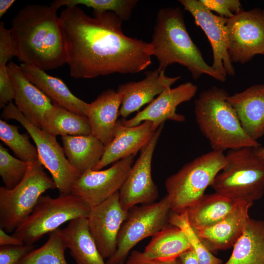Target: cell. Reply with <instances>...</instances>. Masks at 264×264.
Instances as JSON below:
<instances>
[{
    "label": "cell",
    "mask_w": 264,
    "mask_h": 264,
    "mask_svg": "<svg viewBox=\"0 0 264 264\" xmlns=\"http://www.w3.org/2000/svg\"><path fill=\"white\" fill-rule=\"evenodd\" d=\"M70 75L89 79L118 73L134 74L152 63L150 43L126 36L122 20L112 12L87 15L78 6L61 12Z\"/></svg>",
    "instance_id": "6da1fadb"
},
{
    "label": "cell",
    "mask_w": 264,
    "mask_h": 264,
    "mask_svg": "<svg viewBox=\"0 0 264 264\" xmlns=\"http://www.w3.org/2000/svg\"><path fill=\"white\" fill-rule=\"evenodd\" d=\"M59 8L30 4L18 11L10 28L16 57L45 71L66 64L67 41Z\"/></svg>",
    "instance_id": "7a4b0ae2"
},
{
    "label": "cell",
    "mask_w": 264,
    "mask_h": 264,
    "mask_svg": "<svg viewBox=\"0 0 264 264\" xmlns=\"http://www.w3.org/2000/svg\"><path fill=\"white\" fill-rule=\"evenodd\" d=\"M150 43L152 56L156 58L157 68L161 71L164 72L169 65L177 63L186 67L194 79L207 74L220 82L226 80L205 62L189 35L178 7L158 10Z\"/></svg>",
    "instance_id": "3957f363"
},
{
    "label": "cell",
    "mask_w": 264,
    "mask_h": 264,
    "mask_svg": "<svg viewBox=\"0 0 264 264\" xmlns=\"http://www.w3.org/2000/svg\"><path fill=\"white\" fill-rule=\"evenodd\" d=\"M228 95L224 89L213 86L202 91L194 101L196 122L212 150L223 152L261 146L243 130L234 109L227 101Z\"/></svg>",
    "instance_id": "277c9868"
},
{
    "label": "cell",
    "mask_w": 264,
    "mask_h": 264,
    "mask_svg": "<svg viewBox=\"0 0 264 264\" xmlns=\"http://www.w3.org/2000/svg\"><path fill=\"white\" fill-rule=\"evenodd\" d=\"M225 158L210 186L234 201L253 204L264 194V159L251 147L229 150Z\"/></svg>",
    "instance_id": "5b68a950"
},
{
    "label": "cell",
    "mask_w": 264,
    "mask_h": 264,
    "mask_svg": "<svg viewBox=\"0 0 264 264\" xmlns=\"http://www.w3.org/2000/svg\"><path fill=\"white\" fill-rule=\"evenodd\" d=\"M226 164L225 154L211 151L185 164L165 182L171 211L181 213L198 202Z\"/></svg>",
    "instance_id": "8992f818"
},
{
    "label": "cell",
    "mask_w": 264,
    "mask_h": 264,
    "mask_svg": "<svg viewBox=\"0 0 264 264\" xmlns=\"http://www.w3.org/2000/svg\"><path fill=\"white\" fill-rule=\"evenodd\" d=\"M90 210L81 198L72 194H60L55 198L42 195L31 213L12 235L25 244L34 245L65 223L79 218H87Z\"/></svg>",
    "instance_id": "52a82bcc"
},
{
    "label": "cell",
    "mask_w": 264,
    "mask_h": 264,
    "mask_svg": "<svg viewBox=\"0 0 264 264\" xmlns=\"http://www.w3.org/2000/svg\"><path fill=\"white\" fill-rule=\"evenodd\" d=\"M55 188L40 160L28 163L24 177L16 187H0V228L14 232L31 213L43 194Z\"/></svg>",
    "instance_id": "ba28073f"
},
{
    "label": "cell",
    "mask_w": 264,
    "mask_h": 264,
    "mask_svg": "<svg viewBox=\"0 0 264 264\" xmlns=\"http://www.w3.org/2000/svg\"><path fill=\"white\" fill-rule=\"evenodd\" d=\"M1 117L15 120L24 127L35 143L40 161L50 173L60 194H71L72 184L81 175L70 164L56 136L30 123L12 101L3 109Z\"/></svg>",
    "instance_id": "9c48e42d"
},
{
    "label": "cell",
    "mask_w": 264,
    "mask_h": 264,
    "mask_svg": "<svg viewBox=\"0 0 264 264\" xmlns=\"http://www.w3.org/2000/svg\"><path fill=\"white\" fill-rule=\"evenodd\" d=\"M170 211L167 195L158 202L130 209L120 230L116 250L106 264L124 263L129 252L137 243L153 236L168 224Z\"/></svg>",
    "instance_id": "30bf717a"
},
{
    "label": "cell",
    "mask_w": 264,
    "mask_h": 264,
    "mask_svg": "<svg viewBox=\"0 0 264 264\" xmlns=\"http://www.w3.org/2000/svg\"><path fill=\"white\" fill-rule=\"evenodd\" d=\"M226 29L232 62L243 64L256 55H264L263 10H242L227 20Z\"/></svg>",
    "instance_id": "8fae6325"
},
{
    "label": "cell",
    "mask_w": 264,
    "mask_h": 264,
    "mask_svg": "<svg viewBox=\"0 0 264 264\" xmlns=\"http://www.w3.org/2000/svg\"><path fill=\"white\" fill-rule=\"evenodd\" d=\"M163 125L161 124L156 129L149 142L141 150L119 191L120 202L127 210L139 204L154 203L158 198V189L152 176V161Z\"/></svg>",
    "instance_id": "7c38bea8"
},
{
    "label": "cell",
    "mask_w": 264,
    "mask_h": 264,
    "mask_svg": "<svg viewBox=\"0 0 264 264\" xmlns=\"http://www.w3.org/2000/svg\"><path fill=\"white\" fill-rule=\"evenodd\" d=\"M134 155L123 158L103 170H89L75 181L71 194L90 208L119 191L133 165Z\"/></svg>",
    "instance_id": "4fadbf2b"
},
{
    "label": "cell",
    "mask_w": 264,
    "mask_h": 264,
    "mask_svg": "<svg viewBox=\"0 0 264 264\" xmlns=\"http://www.w3.org/2000/svg\"><path fill=\"white\" fill-rule=\"evenodd\" d=\"M193 17L195 23L204 31L213 51L212 67L226 79L227 74L234 76L235 71L228 53L226 29L227 19L214 14L200 0L178 1Z\"/></svg>",
    "instance_id": "5bb4252c"
},
{
    "label": "cell",
    "mask_w": 264,
    "mask_h": 264,
    "mask_svg": "<svg viewBox=\"0 0 264 264\" xmlns=\"http://www.w3.org/2000/svg\"><path fill=\"white\" fill-rule=\"evenodd\" d=\"M128 213L120 202L119 192L90 208L87 218L88 230L104 259L115 253L118 236Z\"/></svg>",
    "instance_id": "9a60e30c"
},
{
    "label": "cell",
    "mask_w": 264,
    "mask_h": 264,
    "mask_svg": "<svg viewBox=\"0 0 264 264\" xmlns=\"http://www.w3.org/2000/svg\"><path fill=\"white\" fill-rule=\"evenodd\" d=\"M198 90L196 85L191 82L181 84L174 88L164 90L134 117L121 120L126 127L137 126L144 121L153 123L155 130L167 120L183 122L184 115L176 112V107L182 103L190 100Z\"/></svg>",
    "instance_id": "2e32d148"
},
{
    "label": "cell",
    "mask_w": 264,
    "mask_h": 264,
    "mask_svg": "<svg viewBox=\"0 0 264 264\" xmlns=\"http://www.w3.org/2000/svg\"><path fill=\"white\" fill-rule=\"evenodd\" d=\"M144 78L137 82H129L118 86L116 91L122 96L119 115L126 118L132 113L139 110L143 105L150 103L154 96L171 86L181 78L165 75L158 68L144 73Z\"/></svg>",
    "instance_id": "e0dca14e"
},
{
    "label": "cell",
    "mask_w": 264,
    "mask_h": 264,
    "mask_svg": "<svg viewBox=\"0 0 264 264\" xmlns=\"http://www.w3.org/2000/svg\"><path fill=\"white\" fill-rule=\"evenodd\" d=\"M7 66L15 90L16 106L30 123L41 128L45 114L53 104L28 79L20 65L10 61Z\"/></svg>",
    "instance_id": "ac0fdd59"
},
{
    "label": "cell",
    "mask_w": 264,
    "mask_h": 264,
    "mask_svg": "<svg viewBox=\"0 0 264 264\" xmlns=\"http://www.w3.org/2000/svg\"><path fill=\"white\" fill-rule=\"evenodd\" d=\"M155 131L149 121L135 126L126 127L118 120L113 139L105 146L101 160L92 170H100L123 158L134 156L149 142Z\"/></svg>",
    "instance_id": "d6986e66"
},
{
    "label": "cell",
    "mask_w": 264,
    "mask_h": 264,
    "mask_svg": "<svg viewBox=\"0 0 264 264\" xmlns=\"http://www.w3.org/2000/svg\"><path fill=\"white\" fill-rule=\"evenodd\" d=\"M253 204L240 202L237 209L215 224L194 230L211 252L233 247L243 234L248 220L249 208Z\"/></svg>",
    "instance_id": "ffe728a7"
},
{
    "label": "cell",
    "mask_w": 264,
    "mask_h": 264,
    "mask_svg": "<svg viewBox=\"0 0 264 264\" xmlns=\"http://www.w3.org/2000/svg\"><path fill=\"white\" fill-rule=\"evenodd\" d=\"M227 100L246 134L256 141L262 137L264 135V84L253 85L228 95Z\"/></svg>",
    "instance_id": "44dd1931"
},
{
    "label": "cell",
    "mask_w": 264,
    "mask_h": 264,
    "mask_svg": "<svg viewBox=\"0 0 264 264\" xmlns=\"http://www.w3.org/2000/svg\"><path fill=\"white\" fill-rule=\"evenodd\" d=\"M122 99L120 94L108 89L88 104L86 115L90 125L91 134L105 146L113 139Z\"/></svg>",
    "instance_id": "7402d4cb"
},
{
    "label": "cell",
    "mask_w": 264,
    "mask_h": 264,
    "mask_svg": "<svg viewBox=\"0 0 264 264\" xmlns=\"http://www.w3.org/2000/svg\"><path fill=\"white\" fill-rule=\"evenodd\" d=\"M20 66L28 79L39 88L54 105L86 115L88 103L74 95L61 79L51 76L32 65L21 63Z\"/></svg>",
    "instance_id": "603a6c76"
},
{
    "label": "cell",
    "mask_w": 264,
    "mask_h": 264,
    "mask_svg": "<svg viewBox=\"0 0 264 264\" xmlns=\"http://www.w3.org/2000/svg\"><path fill=\"white\" fill-rule=\"evenodd\" d=\"M61 230L76 264H106L89 233L86 218L73 220Z\"/></svg>",
    "instance_id": "cb8c5ba5"
},
{
    "label": "cell",
    "mask_w": 264,
    "mask_h": 264,
    "mask_svg": "<svg viewBox=\"0 0 264 264\" xmlns=\"http://www.w3.org/2000/svg\"><path fill=\"white\" fill-rule=\"evenodd\" d=\"M61 139L67 160L80 175L93 170L105 151L104 144L92 134L65 135Z\"/></svg>",
    "instance_id": "d4e9b609"
},
{
    "label": "cell",
    "mask_w": 264,
    "mask_h": 264,
    "mask_svg": "<svg viewBox=\"0 0 264 264\" xmlns=\"http://www.w3.org/2000/svg\"><path fill=\"white\" fill-rule=\"evenodd\" d=\"M240 203L216 192L204 194L187 209L188 222L194 230L212 226L235 211Z\"/></svg>",
    "instance_id": "484cf974"
},
{
    "label": "cell",
    "mask_w": 264,
    "mask_h": 264,
    "mask_svg": "<svg viewBox=\"0 0 264 264\" xmlns=\"http://www.w3.org/2000/svg\"><path fill=\"white\" fill-rule=\"evenodd\" d=\"M223 264H264V220L249 219L231 256Z\"/></svg>",
    "instance_id": "4316f807"
},
{
    "label": "cell",
    "mask_w": 264,
    "mask_h": 264,
    "mask_svg": "<svg viewBox=\"0 0 264 264\" xmlns=\"http://www.w3.org/2000/svg\"><path fill=\"white\" fill-rule=\"evenodd\" d=\"M191 247L188 237L182 230L167 224L152 236L142 253L149 259H176Z\"/></svg>",
    "instance_id": "83f0119b"
},
{
    "label": "cell",
    "mask_w": 264,
    "mask_h": 264,
    "mask_svg": "<svg viewBox=\"0 0 264 264\" xmlns=\"http://www.w3.org/2000/svg\"><path fill=\"white\" fill-rule=\"evenodd\" d=\"M41 129L54 135H88L91 134L87 116L53 105L44 115Z\"/></svg>",
    "instance_id": "f1b7e54d"
},
{
    "label": "cell",
    "mask_w": 264,
    "mask_h": 264,
    "mask_svg": "<svg viewBox=\"0 0 264 264\" xmlns=\"http://www.w3.org/2000/svg\"><path fill=\"white\" fill-rule=\"evenodd\" d=\"M67 246L62 230L50 233L41 247L27 254L18 264H68L65 257Z\"/></svg>",
    "instance_id": "f546056e"
},
{
    "label": "cell",
    "mask_w": 264,
    "mask_h": 264,
    "mask_svg": "<svg viewBox=\"0 0 264 264\" xmlns=\"http://www.w3.org/2000/svg\"><path fill=\"white\" fill-rule=\"evenodd\" d=\"M27 133L21 134L19 127L0 120V139L13 152L17 158L28 163L39 160L36 147L29 140Z\"/></svg>",
    "instance_id": "4dcf8cb0"
},
{
    "label": "cell",
    "mask_w": 264,
    "mask_h": 264,
    "mask_svg": "<svg viewBox=\"0 0 264 264\" xmlns=\"http://www.w3.org/2000/svg\"><path fill=\"white\" fill-rule=\"evenodd\" d=\"M136 0H56L50 4L58 8L83 5L92 8L94 13L112 12L122 21L128 20L135 7Z\"/></svg>",
    "instance_id": "1f68e13d"
},
{
    "label": "cell",
    "mask_w": 264,
    "mask_h": 264,
    "mask_svg": "<svg viewBox=\"0 0 264 264\" xmlns=\"http://www.w3.org/2000/svg\"><path fill=\"white\" fill-rule=\"evenodd\" d=\"M169 223L182 230L186 234L194 250L199 264H222L221 259L215 256L203 243L190 225L186 210L181 213L170 215Z\"/></svg>",
    "instance_id": "d6a6232c"
},
{
    "label": "cell",
    "mask_w": 264,
    "mask_h": 264,
    "mask_svg": "<svg viewBox=\"0 0 264 264\" xmlns=\"http://www.w3.org/2000/svg\"><path fill=\"white\" fill-rule=\"evenodd\" d=\"M28 163L11 155L0 145V176L7 189L16 187L24 177Z\"/></svg>",
    "instance_id": "836d02e7"
},
{
    "label": "cell",
    "mask_w": 264,
    "mask_h": 264,
    "mask_svg": "<svg viewBox=\"0 0 264 264\" xmlns=\"http://www.w3.org/2000/svg\"><path fill=\"white\" fill-rule=\"evenodd\" d=\"M211 11H214L219 16L229 19L242 10L239 0H200Z\"/></svg>",
    "instance_id": "e575fe53"
},
{
    "label": "cell",
    "mask_w": 264,
    "mask_h": 264,
    "mask_svg": "<svg viewBox=\"0 0 264 264\" xmlns=\"http://www.w3.org/2000/svg\"><path fill=\"white\" fill-rule=\"evenodd\" d=\"M34 248V245L0 246V264H18Z\"/></svg>",
    "instance_id": "d590c367"
},
{
    "label": "cell",
    "mask_w": 264,
    "mask_h": 264,
    "mask_svg": "<svg viewBox=\"0 0 264 264\" xmlns=\"http://www.w3.org/2000/svg\"><path fill=\"white\" fill-rule=\"evenodd\" d=\"M7 65H0V107L3 109L15 98V90Z\"/></svg>",
    "instance_id": "8d00e7d4"
},
{
    "label": "cell",
    "mask_w": 264,
    "mask_h": 264,
    "mask_svg": "<svg viewBox=\"0 0 264 264\" xmlns=\"http://www.w3.org/2000/svg\"><path fill=\"white\" fill-rule=\"evenodd\" d=\"M16 56L10 29L4 27L2 22L0 23V65L6 63Z\"/></svg>",
    "instance_id": "74e56055"
},
{
    "label": "cell",
    "mask_w": 264,
    "mask_h": 264,
    "mask_svg": "<svg viewBox=\"0 0 264 264\" xmlns=\"http://www.w3.org/2000/svg\"><path fill=\"white\" fill-rule=\"evenodd\" d=\"M125 264H180L178 258L149 259L143 256L142 252L133 250L127 258Z\"/></svg>",
    "instance_id": "f35d334b"
},
{
    "label": "cell",
    "mask_w": 264,
    "mask_h": 264,
    "mask_svg": "<svg viewBox=\"0 0 264 264\" xmlns=\"http://www.w3.org/2000/svg\"><path fill=\"white\" fill-rule=\"evenodd\" d=\"M25 244L24 242L13 235H9L3 229L0 228V246H20Z\"/></svg>",
    "instance_id": "ab89813d"
},
{
    "label": "cell",
    "mask_w": 264,
    "mask_h": 264,
    "mask_svg": "<svg viewBox=\"0 0 264 264\" xmlns=\"http://www.w3.org/2000/svg\"><path fill=\"white\" fill-rule=\"evenodd\" d=\"M178 259L180 264H199L196 254L192 247L182 253Z\"/></svg>",
    "instance_id": "60d3db41"
},
{
    "label": "cell",
    "mask_w": 264,
    "mask_h": 264,
    "mask_svg": "<svg viewBox=\"0 0 264 264\" xmlns=\"http://www.w3.org/2000/svg\"><path fill=\"white\" fill-rule=\"evenodd\" d=\"M14 0H0V17L4 15L9 8L15 2Z\"/></svg>",
    "instance_id": "b9f144b4"
},
{
    "label": "cell",
    "mask_w": 264,
    "mask_h": 264,
    "mask_svg": "<svg viewBox=\"0 0 264 264\" xmlns=\"http://www.w3.org/2000/svg\"><path fill=\"white\" fill-rule=\"evenodd\" d=\"M254 149L257 154L264 159V148L260 146Z\"/></svg>",
    "instance_id": "7bdbcfd3"
},
{
    "label": "cell",
    "mask_w": 264,
    "mask_h": 264,
    "mask_svg": "<svg viewBox=\"0 0 264 264\" xmlns=\"http://www.w3.org/2000/svg\"><path fill=\"white\" fill-rule=\"evenodd\" d=\"M124 264V263H121V264Z\"/></svg>",
    "instance_id": "ee69618b"
},
{
    "label": "cell",
    "mask_w": 264,
    "mask_h": 264,
    "mask_svg": "<svg viewBox=\"0 0 264 264\" xmlns=\"http://www.w3.org/2000/svg\"><path fill=\"white\" fill-rule=\"evenodd\" d=\"M264 12V9L263 10Z\"/></svg>",
    "instance_id": "f6af8a7d"
}]
</instances>
